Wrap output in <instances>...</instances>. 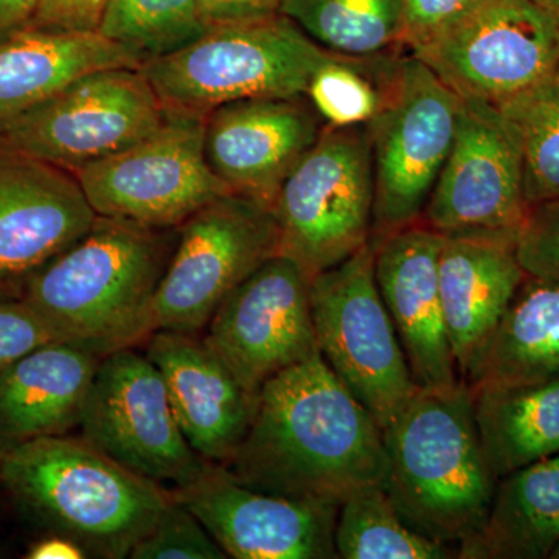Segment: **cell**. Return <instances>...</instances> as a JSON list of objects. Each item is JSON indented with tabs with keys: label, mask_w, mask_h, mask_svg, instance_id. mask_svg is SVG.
I'll return each instance as SVG.
<instances>
[{
	"label": "cell",
	"mask_w": 559,
	"mask_h": 559,
	"mask_svg": "<svg viewBox=\"0 0 559 559\" xmlns=\"http://www.w3.org/2000/svg\"><path fill=\"white\" fill-rule=\"evenodd\" d=\"M469 390L481 444L498 480L559 454V378Z\"/></svg>",
	"instance_id": "26"
},
{
	"label": "cell",
	"mask_w": 559,
	"mask_h": 559,
	"mask_svg": "<svg viewBox=\"0 0 559 559\" xmlns=\"http://www.w3.org/2000/svg\"><path fill=\"white\" fill-rule=\"evenodd\" d=\"M79 428L95 450L157 484L182 487L209 463L183 437L156 366L134 347L102 358Z\"/></svg>",
	"instance_id": "13"
},
{
	"label": "cell",
	"mask_w": 559,
	"mask_h": 559,
	"mask_svg": "<svg viewBox=\"0 0 559 559\" xmlns=\"http://www.w3.org/2000/svg\"><path fill=\"white\" fill-rule=\"evenodd\" d=\"M224 468L240 484L290 499L340 506L384 485V433L320 353L261 388L252 425Z\"/></svg>",
	"instance_id": "1"
},
{
	"label": "cell",
	"mask_w": 559,
	"mask_h": 559,
	"mask_svg": "<svg viewBox=\"0 0 559 559\" xmlns=\"http://www.w3.org/2000/svg\"><path fill=\"white\" fill-rule=\"evenodd\" d=\"M277 253L274 210L237 193L209 202L178 227L170 263L151 305V334H200L231 290Z\"/></svg>",
	"instance_id": "9"
},
{
	"label": "cell",
	"mask_w": 559,
	"mask_h": 559,
	"mask_svg": "<svg viewBox=\"0 0 559 559\" xmlns=\"http://www.w3.org/2000/svg\"><path fill=\"white\" fill-rule=\"evenodd\" d=\"M403 53L348 57L326 50L305 97L325 127H367L384 105Z\"/></svg>",
	"instance_id": "29"
},
{
	"label": "cell",
	"mask_w": 559,
	"mask_h": 559,
	"mask_svg": "<svg viewBox=\"0 0 559 559\" xmlns=\"http://www.w3.org/2000/svg\"><path fill=\"white\" fill-rule=\"evenodd\" d=\"M528 207L510 121L496 106L462 100L454 145L419 221L441 235L516 238Z\"/></svg>",
	"instance_id": "14"
},
{
	"label": "cell",
	"mask_w": 559,
	"mask_h": 559,
	"mask_svg": "<svg viewBox=\"0 0 559 559\" xmlns=\"http://www.w3.org/2000/svg\"><path fill=\"white\" fill-rule=\"evenodd\" d=\"M559 544V454L500 477L481 527L460 559H544Z\"/></svg>",
	"instance_id": "25"
},
{
	"label": "cell",
	"mask_w": 559,
	"mask_h": 559,
	"mask_svg": "<svg viewBox=\"0 0 559 559\" xmlns=\"http://www.w3.org/2000/svg\"><path fill=\"white\" fill-rule=\"evenodd\" d=\"M559 378V280L525 275L509 310L471 358L469 389L538 384Z\"/></svg>",
	"instance_id": "24"
},
{
	"label": "cell",
	"mask_w": 559,
	"mask_h": 559,
	"mask_svg": "<svg viewBox=\"0 0 559 559\" xmlns=\"http://www.w3.org/2000/svg\"><path fill=\"white\" fill-rule=\"evenodd\" d=\"M409 53L462 100L500 108L557 75L559 32L533 0H479Z\"/></svg>",
	"instance_id": "11"
},
{
	"label": "cell",
	"mask_w": 559,
	"mask_h": 559,
	"mask_svg": "<svg viewBox=\"0 0 559 559\" xmlns=\"http://www.w3.org/2000/svg\"><path fill=\"white\" fill-rule=\"evenodd\" d=\"M178 229H153L98 216L79 241L51 260L22 301L53 341L105 358L151 336L156 290Z\"/></svg>",
	"instance_id": "2"
},
{
	"label": "cell",
	"mask_w": 559,
	"mask_h": 559,
	"mask_svg": "<svg viewBox=\"0 0 559 559\" xmlns=\"http://www.w3.org/2000/svg\"><path fill=\"white\" fill-rule=\"evenodd\" d=\"M140 69L130 51L98 32L24 28L0 39V124L95 70Z\"/></svg>",
	"instance_id": "23"
},
{
	"label": "cell",
	"mask_w": 559,
	"mask_h": 559,
	"mask_svg": "<svg viewBox=\"0 0 559 559\" xmlns=\"http://www.w3.org/2000/svg\"><path fill=\"white\" fill-rule=\"evenodd\" d=\"M204 131V117L168 110L156 131L73 175L98 216L178 229L209 202L230 193L210 170Z\"/></svg>",
	"instance_id": "12"
},
{
	"label": "cell",
	"mask_w": 559,
	"mask_h": 559,
	"mask_svg": "<svg viewBox=\"0 0 559 559\" xmlns=\"http://www.w3.org/2000/svg\"><path fill=\"white\" fill-rule=\"evenodd\" d=\"M460 114L462 98L404 51L384 105L367 124L374 183L371 238L421 219L454 145Z\"/></svg>",
	"instance_id": "7"
},
{
	"label": "cell",
	"mask_w": 559,
	"mask_h": 559,
	"mask_svg": "<svg viewBox=\"0 0 559 559\" xmlns=\"http://www.w3.org/2000/svg\"><path fill=\"white\" fill-rule=\"evenodd\" d=\"M132 559H226L209 530L173 498L145 538L131 550Z\"/></svg>",
	"instance_id": "32"
},
{
	"label": "cell",
	"mask_w": 559,
	"mask_h": 559,
	"mask_svg": "<svg viewBox=\"0 0 559 559\" xmlns=\"http://www.w3.org/2000/svg\"><path fill=\"white\" fill-rule=\"evenodd\" d=\"M385 491L401 518L430 539L459 547L484 524L498 477L481 444L465 381L419 389L382 430Z\"/></svg>",
	"instance_id": "3"
},
{
	"label": "cell",
	"mask_w": 559,
	"mask_h": 559,
	"mask_svg": "<svg viewBox=\"0 0 559 559\" xmlns=\"http://www.w3.org/2000/svg\"><path fill=\"white\" fill-rule=\"evenodd\" d=\"M516 252L528 275L559 280V200L530 205Z\"/></svg>",
	"instance_id": "33"
},
{
	"label": "cell",
	"mask_w": 559,
	"mask_h": 559,
	"mask_svg": "<svg viewBox=\"0 0 559 559\" xmlns=\"http://www.w3.org/2000/svg\"><path fill=\"white\" fill-rule=\"evenodd\" d=\"M374 278L419 389L462 381L441 305L439 257L443 235L418 223L371 238Z\"/></svg>",
	"instance_id": "19"
},
{
	"label": "cell",
	"mask_w": 559,
	"mask_h": 559,
	"mask_svg": "<svg viewBox=\"0 0 559 559\" xmlns=\"http://www.w3.org/2000/svg\"><path fill=\"white\" fill-rule=\"evenodd\" d=\"M109 0H40L31 27L55 32H97Z\"/></svg>",
	"instance_id": "36"
},
{
	"label": "cell",
	"mask_w": 559,
	"mask_h": 559,
	"mask_svg": "<svg viewBox=\"0 0 559 559\" xmlns=\"http://www.w3.org/2000/svg\"><path fill=\"white\" fill-rule=\"evenodd\" d=\"M550 559H559V544L555 547V550L551 551Z\"/></svg>",
	"instance_id": "41"
},
{
	"label": "cell",
	"mask_w": 559,
	"mask_h": 559,
	"mask_svg": "<svg viewBox=\"0 0 559 559\" xmlns=\"http://www.w3.org/2000/svg\"><path fill=\"white\" fill-rule=\"evenodd\" d=\"M280 13L333 53L406 51L401 44L403 0H282Z\"/></svg>",
	"instance_id": "27"
},
{
	"label": "cell",
	"mask_w": 559,
	"mask_h": 559,
	"mask_svg": "<svg viewBox=\"0 0 559 559\" xmlns=\"http://www.w3.org/2000/svg\"><path fill=\"white\" fill-rule=\"evenodd\" d=\"M205 330L213 352L259 395L271 378L319 353L311 280L277 253L231 290Z\"/></svg>",
	"instance_id": "15"
},
{
	"label": "cell",
	"mask_w": 559,
	"mask_h": 559,
	"mask_svg": "<svg viewBox=\"0 0 559 559\" xmlns=\"http://www.w3.org/2000/svg\"><path fill=\"white\" fill-rule=\"evenodd\" d=\"M27 559H83L87 558L86 551L75 540L58 535V533H49L33 543L28 549Z\"/></svg>",
	"instance_id": "39"
},
{
	"label": "cell",
	"mask_w": 559,
	"mask_h": 559,
	"mask_svg": "<svg viewBox=\"0 0 559 559\" xmlns=\"http://www.w3.org/2000/svg\"><path fill=\"white\" fill-rule=\"evenodd\" d=\"M49 342L53 337L24 301L0 300V371Z\"/></svg>",
	"instance_id": "34"
},
{
	"label": "cell",
	"mask_w": 559,
	"mask_h": 559,
	"mask_svg": "<svg viewBox=\"0 0 559 559\" xmlns=\"http://www.w3.org/2000/svg\"><path fill=\"white\" fill-rule=\"evenodd\" d=\"M146 342L183 437L205 462L227 465L252 425L259 395L242 388L200 334L154 331Z\"/></svg>",
	"instance_id": "20"
},
{
	"label": "cell",
	"mask_w": 559,
	"mask_h": 559,
	"mask_svg": "<svg viewBox=\"0 0 559 559\" xmlns=\"http://www.w3.org/2000/svg\"><path fill=\"white\" fill-rule=\"evenodd\" d=\"M0 485L87 557L130 558L170 502L171 491L114 462L83 437H44L3 451Z\"/></svg>",
	"instance_id": "4"
},
{
	"label": "cell",
	"mask_w": 559,
	"mask_h": 559,
	"mask_svg": "<svg viewBox=\"0 0 559 559\" xmlns=\"http://www.w3.org/2000/svg\"><path fill=\"white\" fill-rule=\"evenodd\" d=\"M326 50L285 14L213 25L140 68L168 110L207 117L246 98L305 95Z\"/></svg>",
	"instance_id": "5"
},
{
	"label": "cell",
	"mask_w": 559,
	"mask_h": 559,
	"mask_svg": "<svg viewBox=\"0 0 559 559\" xmlns=\"http://www.w3.org/2000/svg\"><path fill=\"white\" fill-rule=\"evenodd\" d=\"M40 0H0V39L31 27Z\"/></svg>",
	"instance_id": "38"
},
{
	"label": "cell",
	"mask_w": 559,
	"mask_h": 559,
	"mask_svg": "<svg viewBox=\"0 0 559 559\" xmlns=\"http://www.w3.org/2000/svg\"><path fill=\"white\" fill-rule=\"evenodd\" d=\"M95 219L72 171L0 143V300H21Z\"/></svg>",
	"instance_id": "17"
},
{
	"label": "cell",
	"mask_w": 559,
	"mask_h": 559,
	"mask_svg": "<svg viewBox=\"0 0 559 559\" xmlns=\"http://www.w3.org/2000/svg\"><path fill=\"white\" fill-rule=\"evenodd\" d=\"M557 76L559 79V60H558V68H557Z\"/></svg>",
	"instance_id": "43"
},
{
	"label": "cell",
	"mask_w": 559,
	"mask_h": 559,
	"mask_svg": "<svg viewBox=\"0 0 559 559\" xmlns=\"http://www.w3.org/2000/svg\"><path fill=\"white\" fill-rule=\"evenodd\" d=\"M3 451H0V462H2Z\"/></svg>",
	"instance_id": "42"
},
{
	"label": "cell",
	"mask_w": 559,
	"mask_h": 559,
	"mask_svg": "<svg viewBox=\"0 0 559 559\" xmlns=\"http://www.w3.org/2000/svg\"><path fill=\"white\" fill-rule=\"evenodd\" d=\"M322 130L305 95L227 103L205 117V159L230 193L274 210L283 182Z\"/></svg>",
	"instance_id": "18"
},
{
	"label": "cell",
	"mask_w": 559,
	"mask_h": 559,
	"mask_svg": "<svg viewBox=\"0 0 559 559\" xmlns=\"http://www.w3.org/2000/svg\"><path fill=\"white\" fill-rule=\"evenodd\" d=\"M167 114L142 70H95L0 124V143L75 173L130 148Z\"/></svg>",
	"instance_id": "10"
},
{
	"label": "cell",
	"mask_w": 559,
	"mask_h": 559,
	"mask_svg": "<svg viewBox=\"0 0 559 559\" xmlns=\"http://www.w3.org/2000/svg\"><path fill=\"white\" fill-rule=\"evenodd\" d=\"M210 28L201 0H109L97 32L143 66L183 49Z\"/></svg>",
	"instance_id": "30"
},
{
	"label": "cell",
	"mask_w": 559,
	"mask_h": 559,
	"mask_svg": "<svg viewBox=\"0 0 559 559\" xmlns=\"http://www.w3.org/2000/svg\"><path fill=\"white\" fill-rule=\"evenodd\" d=\"M520 142L528 205L559 200V79L544 81L500 106Z\"/></svg>",
	"instance_id": "31"
},
{
	"label": "cell",
	"mask_w": 559,
	"mask_h": 559,
	"mask_svg": "<svg viewBox=\"0 0 559 559\" xmlns=\"http://www.w3.org/2000/svg\"><path fill=\"white\" fill-rule=\"evenodd\" d=\"M533 2H535L538 9L554 22L555 27H557L559 32V0H533Z\"/></svg>",
	"instance_id": "40"
},
{
	"label": "cell",
	"mask_w": 559,
	"mask_h": 559,
	"mask_svg": "<svg viewBox=\"0 0 559 559\" xmlns=\"http://www.w3.org/2000/svg\"><path fill=\"white\" fill-rule=\"evenodd\" d=\"M479 0H403L401 44L414 50L459 20Z\"/></svg>",
	"instance_id": "35"
},
{
	"label": "cell",
	"mask_w": 559,
	"mask_h": 559,
	"mask_svg": "<svg viewBox=\"0 0 559 559\" xmlns=\"http://www.w3.org/2000/svg\"><path fill=\"white\" fill-rule=\"evenodd\" d=\"M320 356L384 430L418 392L374 278L367 242L311 280Z\"/></svg>",
	"instance_id": "8"
},
{
	"label": "cell",
	"mask_w": 559,
	"mask_h": 559,
	"mask_svg": "<svg viewBox=\"0 0 559 559\" xmlns=\"http://www.w3.org/2000/svg\"><path fill=\"white\" fill-rule=\"evenodd\" d=\"M210 25L230 24L280 13L282 0H201Z\"/></svg>",
	"instance_id": "37"
},
{
	"label": "cell",
	"mask_w": 559,
	"mask_h": 559,
	"mask_svg": "<svg viewBox=\"0 0 559 559\" xmlns=\"http://www.w3.org/2000/svg\"><path fill=\"white\" fill-rule=\"evenodd\" d=\"M373 164L367 127H325L283 182L274 204L278 255L308 278L331 270L370 242Z\"/></svg>",
	"instance_id": "6"
},
{
	"label": "cell",
	"mask_w": 559,
	"mask_h": 559,
	"mask_svg": "<svg viewBox=\"0 0 559 559\" xmlns=\"http://www.w3.org/2000/svg\"><path fill=\"white\" fill-rule=\"evenodd\" d=\"M100 360L53 341L0 371V451L79 428Z\"/></svg>",
	"instance_id": "22"
},
{
	"label": "cell",
	"mask_w": 559,
	"mask_h": 559,
	"mask_svg": "<svg viewBox=\"0 0 559 559\" xmlns=\"http://www.w3.org/2000/svg\"><path fill=\"white\" fill-rule=\"evenodd\" d=\"M334 543L344 559H451L457 547L412 528L390 500L384 485H367L341 503Z\"/></svg>",
	"instance_id": "28"
},
{
	"label": "cell",
	"mask_w": 559,
	"mask_h": 559,
	"mask_svg": "<svg viewBox=\"0 0 559 559\" xmlns=\"http://www.w3.org/2000/svg\"><path fill=\"white\" fill-rule=\"evenodd\" d=\"M525 275L514 237L443 235L441 305L460 378L509 310Z\"/></svg>",
	"instance_id": "21"
},
{
	"label": "cell",
	"mask_w": 559,
	"mask_h": 559,
	"mask_svg": "<svg viewBox=\"0 0 559 559\" xmlns=\"http://www.w3.org/2000/svg\"><path fill=\"white\" fill-rule=\"evenodd\" d=\"M235 559H334L340 506L290 499L240 484L223 465L207 463L197 479L171 489Z\"/></svg>",
	"instance_id": "16"
}]
</instances>
